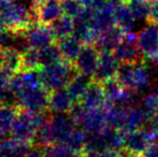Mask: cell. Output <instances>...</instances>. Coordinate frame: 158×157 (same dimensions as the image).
<instances>
[{
    "mask_svg": "<svg viewBox=\"0 0 158 157\" xmlns=\"http://www.w3.org/2000/svg\"><path fill=\"white\" fill-rule=\"evenodd\" d=\"M116 79L125 88L138 93L146 90L152 84V74L143 59L138 63L121 64Z\"/></svg>",
    "mask_w": 158,
    "mask_h": 157,
    "instance_id": "cell-1",
    "label": "cell"
},
{
    "mask_svg": "<svg viewBox=\"0 0 158 157\" xmlns=\"http://www.w3.org/2000/svg\"><path fill=\"white\" fill-rule=\"evenodd\" d=\"M137 45L142 57L151 59L158 53V24L148 22L138 35Z\"/></svg>",
    "mask_w": 158,
    "mask_h": 157,
    "instance_id": "cell-2",
    "label": "cell"
},
{
    "mask_svg": "<svg viewBox=\"0 0 158 157\" xmlns=\"http://www.w3.org/2000/svg\"><path fill=\"white\" fill-rule=\"evenodd\" d=\"M119 67H121V61L117 59L113 51L100 52L98 66L94 76L95 81L103 83L111 79L116 78Z\"/></svg>",
    "mask_w": 158,
    "mask_h": 157,
    "instance_id": "cell-3",
    "label": "cell"
},
{
    "mask_svg": "<svg viewBox=\"0 0 158 157\" xmlns=\"http://www.w3.org/2000/svg\"><path fill=\"white\" fill-rule=\"evenodd\" d=\"M99 55L100 52L96 46H93L92 44H85L75 60V68L79 73L85 74L90 78L94 76L98 66Z\"/></svg>",
    "mask_w": 158,
    "mask_h": 157,
    "instance_id": "cell-4",
    "label": "cell"
},
{
    "mask_svg": "<svg viewBox=\"0 0 158 157\" xmlns=\"http://www.w3.org/2000/svg\"><path fill=\"white\" fill-rule=\"evenodd\" d=\"M73 79V68L70 61L67 63H52L50 69L45 73V80L50 86L60 88Z\"/></svg>",
    "mask_w": 158,
    "mask_h": 157,
    "instance_id": "cell-5",
    "label": "cell"
},
{
    "mask_svg": "<svg viewBox=\"0 0 158 157\" xmlns=\"http://www.w3.org/2000/svg\"><path fill=\"white\" fill-rule=\"evenodd\" d=\"M152 144L150 137L144 128L124 132V150L130 154H144Z\"/></svg>",
    "mask_w": 158,
    "mask_h": 157,
    "instance_id": "cell-6",
    "label": "cell"
},
{
    "mask_svg": "<svg viewBox=\"0 0 158 157\" xmlns=\"http://www.w3.org/2000/svg\"><path fill=\"white\" fill-rule=\"evenodd\" d=\"M150 119V115L141 107V105H130L126 111L125 118H124L121 130L123 132H128L132 131V130L145 128Z\"/></svg>",
    "mask_w": 158,
    "mask_h": 157,
    "instance_id": "cell-7",
    "label": "cell"
},
{
    "mask_svg": "<svg viewBox=\"0 0 158 157\" xmlns=\"http://www.w3.org/2000/svg\"><path fill=\"white\" fill-rule=\"evenodd\" d=\"M79 123L83 126V129L87 131L88 134L102 131L104 128L108 127L104 107L101 109L85 110Z\"/></svg>",
    "mask_w": 158,
    "mask_h": 157,
    "instance_id": "cell-8",
    "label": "cell"
},
{
    "mask_svg": "<svg viewBox=\"0 0 158 157\" xmlns=\"http://www.w3.org/2000/svg\"><path fill=\"white\" fill-rule=\"evenodd\" d=\"M81 105L86 110L101 109L106 105V96H104L102 83L94 81L90 83L86 92L81 99Z\"/></svg>",
    "mask_w": 158,
    "mask_h": 157,
    "instance_id": "cell-9",
    "label": "cell"
},
{
    "mask_svg": "<svg viewBox=\"0 0 158 157\" xmlns=\"http://www.w3.org/2000/svg\"><path fill=\"white\" fill-rule=\"evenodd\" d=\"M124 30L119 28L117 25L100 32L96 40V48L99 50V52L104 51H114L115 48L123 41L124 39Z\"/></svg>",
    "mask_w": 158,
    "mask_h": 157,
    "instance_id": "cell-10",
    "label": "cell"
},
{
    "mask_svg": "<svg viewBox=\"0 0 158 157\" xmlns=\"http://www.w3.org/2000/svg\"><path fill=\"white\" fill-rule=\"evenodd\" d=\"M116 25V19H115V9L110 6H104L103 8L95 11L94 17L92 21L93 28L98 32L104 31L109 28Z\"/></svg>",
    "mask_w": 158,
    "mask_h": 157,
    "instance_id": "cell-11",
    "label": "cell"
},
{
    "mask_svg": "<svg viewBox=\"0 0 158 157\" xmlns=\"http://www.w3.org/2000/svg\"><path fill=\"white\" fill-rule=\"evenodd\" d=\"M115 56L117 57L121 64H132L144 59L140 53L138 45L135 43H130L125 40L121 42L113 51Z\"/></svg>",
    "mask_w": 158,
    "mask_h": 157,
    "instance_id": "cell-12",
    "label": "cell"
},
{
    "mask_svg": "<svg viewBox=\"0 0 158 157\" xmlns=\"http://www.w3.org/2000/svg\"><path fill=\"white\" fill-rule=\"evenodd\" d=\"M115 19H116V25L124 30V32L132 31L135 26L137 19L135 17L133 13L131 12L128 4H122L115 10Z\"/></svg>",
    "mask_w": 158,
    "mask_h": 157,
    "instance_id": "cell-13",
    "label": "cell"
},
{
    "mask_svg": "<svg viewBox=\"0 0 158 157\" xmlns=\"http://www.w3.org/2000/svg\"><path fill=\"white\" fill-rule=\"evenodd\" d=\"M102 86H103V92L104 96H106V103L118 105L121 102L122 96H123L124 89H125V87L119 83L118 80L116 78L111 79L109 81L103 82Z\"/></svg>",
    "mask_w": 158,
    "mask_h": 157,
    "instance_id": "cell-14",
    "label": "cell"
},
{
    "mask_svg": "<svg viewBox=\"0 0 158 157\" xmlns=\"http://www.w3.org/2000/svg\"><path fill=\"white\" fill-rule=\"evenodd\" d=\"M90 83H92L90 76H85V74L80 73L73 76V79L68 84V93L70 94L71 98L81 99Z\"/></svg>",
    "mask_w": 158,
    "mask_h": 157,
    "instance_id": "cell-15",
    "label": "cell"
},
{
    "mask_svg": "<svg viewBox=\"0 0 158 157\" xmlns=\"http://www.w3.org/2000/svg\"><path fill=\"white\" fill-rule=\"evenodd\" d=\"M59 50H60V53L64 55L67 61H70L71 64L75 63L82 50L81 42L74 37L73 38H64L60 42Z\"/></svg>",
    "mask_w": 158,
    "mask_h": 157,
    "instance_id": "cell-16",
    "label": "cell"
},
{
    "mask_svg": "<svg viewBox=\"0 0 158 157\" xmlns=\"http://www.w3.org/2000/svg\"><path fill=\"white\" fill-rule=\"evenodd\" d=\"M137 21H148L151 11V0H128L127 2Z\"/></svg>",
    "mask_w": 158,
    "mask_h": 157,
    "instance_id": "cell-17",
    "label": "cell"
},
{
    "mask_svg": "<svg viewBox=\"0 0 158 157\" xmlns=\"http://www.w3.org/2000/svg\"><path fill=\"white\" fill-rule=\"evenodd\" d=\"M51 105L57 112H67L72 108V98L68 90L59 89L52 96Z\"/></svg>",
    "mask_w": 158,
    "mask_h": 157,
    "instance_id": "cell-18",
    "label": "cell"
},
{
    "mask_svg": "<svg viewBox=\"0 0 158 157\" xmlns=\"http://www.w3.org/2000/svg\"><path fill=\"white\" fill-rule=\"evenodd\" d=\"M52 30L53 35L57 38L64 39L73 31V23L71 22L70 17L64 16L61 19H57L54 21L52 25Z\"/></svg>",
    "mask_w": 158,
    "mask_h": 157,
    "instance_id": "cell-19",
    "label": "cell"
},
{
    "mask_svg": "<svg viewBox=\"0 0 158 157\" xmlns=\"http://www.w3.org/2000/svg\"><path fill=\"white\" fill-rule=\"evenodd\" d=\"M63 10H61L60 3H58L55 0H50L45 6H43L42 8V19L43 22H53L55 19H57L59 17V15L61 14Z\"/></svg>",
    "mask_w": 158,
    "mask_h": 157,
    "instance_id": "cell-20",
    "label": "cell"
},
{
    "mask_svg": "<svg viewBox=\"0 0 158 157\" xmlns=\"http://www.w3.org/2000/svg\"><path fill=\"white\" fill-rule=\"evenodd\" d=\"M61 10L67 16L77 17L83 11L85 6H83V2L81 0H61Z\"/></svg>",
    "mask_w": 158,
    "mask_h": 157,
    "instance_id": "cell-21",
    "label": "cell"
},
{
    "mask_svg": "<svg viewBox=\"0 0 158 157\" xmlns=\"http://www.w3.org/2000/svg\"><path fill=\"white\" fill-rule=\"evenodd\" d=\"M140 105L145 110L146 113L150 115V118L155 115L158 112V92L157 90L148 93V95H145Z\"/></svg>",
    "mask_w": 158,
    "mask_h": 157,
    "instance_id": "cell-22",
    "label": "cell"
},
{
    "mask_svg": "<svg viewBox=\"0 0 158 157\" xmlns=\"http://www.w3.org/2000/svg\"><path fill=\"white\" fill-rule=\"evenodd\" d=\"M52 36H54L51 30L50 32L46 31L44 29H38L31 35V39H30V43L35 46H42L44 44H48V41H51Z\"/></svg>",
    "mask_w": 158,
    "mask_h": 157,
    "instance_id": "cell-23",
    "label": "cell"
},
{
    "mask_svg": "<svg viewBox=\"0 0 158 157\" xmlns=\"http://www.w3.org/2000/svg\"><path fill=\"white\" fill-rule=\"evenodd\" d=\"M12 118L13 115L11 114V112L9 110H1L0 111V127L2 125L3 130H6V127H9L11 125V123H12Z\"/></svg>",
    "mask_w": 158,
    "mask_h": 157,
    "instance_id": "cell-24",
    "label": "cell"
},
{
    "mask_svg": "<svg viewBox=\"0 0 158 157\" xmlns=\"http://www.w3.org/2000/svg\"><path fill=\"white\" fill-rule=\"evenodd\" d=\"M148 22H154L158 24V0H151V11Z\"/></svg>",
    "mask_w": 158,
    "mask_h": 157,
    "instance_id": "cell-25",
    "label": "cell"
},
{
    "mask_svg": "<svg viewBox=\"0 0 158 157\" xmlns=\"http://www.w3.org/2000/svg\"><path fill=\"white\" fill-rule=\"evenodd\" d=\"M144 157H158V143L153 142L144 152Z\"/></svg>",
    "mask_w": 158,
    "mask_h": 157,
    "instance_id": "cell-26",
    "label": "cell"
},
{
    "mask_svg": "<svg viewBox=\"0 0 158 157\" xmlns=\"http://www.w3.org/2000/svg\"><path fill=\"white\" fill-rule=\"evenodd\" d=\"M102 157H127V152L125 150L121 151H108L101 154Z\"/></svg>",
    "mask_w": 158,
    "mask_h": 157,
    "instance_id": "cell-27",
    "label": "cell"
},
{
    "mask_svg": "<svg viewBox=\"0 0 158 157\" xmlns=\"http://www.w3.org/2000/svg\"><path fill=\"white\" fill-rule=\"evenodd\" d=\"M128 2V0H106V4L110 6H112L113 9L116 10V8H118L122 4H125Z\"/></svg>",
    "mask_w": 158,
    "mask_h": 157,
    "instance_id": "cell-28",
    "label": "cell"
},
{
    "mask_svg": "<svg viewBox=\"0 0 158 157\" xmlns=\"http://www.w3.org/2000/svg\"><path fill=\"white\" fill-rule=\"evenodd\" d=\"M127 157H144L143 154H130L127 153Z\"/></svg>",
    "mask_w": 158,
    "mask_h": 157,
    "instance_id": "cell-29",
    "label": "cell"
},
{
    "mask_svg": "<svg viewBox=\"0 0 158 157\" xmlns=\"http://www.w3.org/2000/svg\"><path fill=\"white\" fill-rule=\"evenodd\" d=\"M156 90H157V92H158V86H157V88H156Z\"/></svg>",
    "mask_w": 158,
    "mask_h": 157,
    "instance_id": "cell-30",
    "label": "cell"
}]
</instances>
